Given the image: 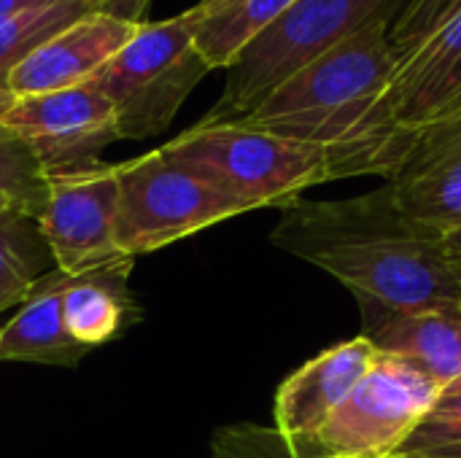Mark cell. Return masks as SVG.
Returning a JSON list of instances; mask_svg holds the SVG:
<instances>
[{"mask_svg":"<svg viewBox=\"0 0 461 458\" xmlns=\"http://www.w3.org/2000/svg\"><path fill=\"white\" fill-rule=\"evenodd\" d=\"M51 262L38 216L24 208L0 211V313L22 305Z\"/></svg>","mask_w":461,"mask_h":458,"instance_id":"18","label":"cell"},{"mask_svg":"<svg viewBox=\"0 0 461 458\" xmlns=\"http://www.w3.org/2000/svg\"><path fill=\"white\" fill-rule=\"evenodd\" d=\"M213 67L194 43L192 11L138 24L132 40L89 81L111 100L119 138L143 140L170 127L192 89Z\"/></svg>","mask_w":461,"mask_h":458,"instance_id":"5","label":"cell"},{"mask_svg":"<svg viewBox=\"0 0 461 458\" xmlns=\"http://www.w3.org/2000/svg\"><path fill=\"white\" fill-rule=\"evenodd\" d=\"M138 24L89 13L38 46L8 76L11 97H32L86 84L135 35Z\"/></svg>","mask_w":461,"mask_h":458,"instance_id":"12","label":"cell"},{"mask_svg":"<svg viewBox=\"0 0 461 458\" xmlns=\"http://www.w3.org/2000/svg\"><path fill=\"white\" fill-rule=\"evenodd\" d=\"M0 194L11 197L35 216H41L46 202V175L41 165L5 127H0Z\"/></svg>","mask_w":461,"mask_h":458,"instance_id":"20","label":"cell"},{"mask_svg":"<svg viewBox=\"0 0 461 458\" xmlns=\"http://www.w3.org/2000/svg\"><path fill=\"white\" fill-rule=\"evenodd\" d=\"M132 256H122L111 265L70 275L62 292V319L76 343L97 348L122 335L138 316L127 289Z\"/></svg>","mask_w":461,"mask_h":458,"instance_id":"16","label":"cell"},{"mask_svg":"<svg viewBox=\"0 0 461 458\" xmlns=\"http://www.w3.org/2000/svg\"><path fill=\"white\" fill-rule=\"evenodd\" d=\"M454 445H461V381L446 386L438 394L432 410L416 427V432L411 435L397 458H416Z\"/></svg>","mask_w":461,"mask_h":458,"instance_id":"21","label":"cell"},{"mask_svg":"<svg viewBox=\"0 0 461 458\" xmlns=\"http://www.w3.org/2000/svg\"><path fill=\"white\" fill-rule=\"evenodd\" d=\"M89 13L95 11L86 0H59L51 5L0 16V92H8V76L19 62H24L38 46Z\"/></svg>","mask_w":461,"mask_h":458,"instance_id":"19","label":"cell"},{"mask_svg":"<svg viewBox=\"0 0 461 458\" xmlns=\"http://www.w3.org/2000/svg\"><path fill=\"white\" fill-rule=\"evenodd\" d=\"M416 458H461V445L443 448V451H429V454H421V456Z\"/></svg>","mask_w":461,"mask_h":458,"instance_id":"27","label":"cell"},{"mask_svg":"<svg viewBox=\"0 0 461 458\" xmlns=\"http://www.w3.org/2000/svg\"><path fill=\"white\" fill-rule=\"evenodd\" d=\"M294 0H203L192 11L194 43L211 67H230Z\"/></svg>","mask_w":461,"mask_h":458,"instance_id":"17","label":"cell"},{"mask_svg":"<svg viewBox=\"0 0 461 458\" xmlns=\"http://www.w3.org/2000/svg\"><path fill=\"white\" fill-rule=\"evenodd\" d=\"M443 248H446L448 265H451V270H454V275H456L461 286V227L443 232Z\"/></svg>","mask_w":461,"mask_h":458,"instance_id":"25","label":"cell"},{"mask_svg":"<svg viewBox=\"0 0 461 458\" xmlns=\"http://www.w3.org/2000/svg\"><path fill=\"white\" fill-rule=\"evenodd\" d=\"M389 189L413 221L438 232L461 227V113L416 138Z\"/></svg>","mask_w":461,"mask_h":458,"instance_id":"13","label":"cell"},{"mask_svg":"<svg viewBox=\"0 0 461 458\" xmlns=\"http://www.w3.org/2000/svg\"><path fill=\"white\" fill-rule=\"evenodd\" d=\"M375 359L378 348L373 340L354 337L327 348L281 383L276 394V432L289 456L308 458L319 432L343 408Z\"/></svg>","mask_w":461,"mask_h":458,"instance_id":"11","label":"cell"},{"mask_svg":"<svg viewBox=\"0 0 461 458\" xmlns=\"http://www.w3.org/2000/svg\"><path fill=\"white\" fill-rule=\"evenodd\" d=\"M11 103H14V97H11L8 92H0V116L5 113V108H8Z\"/></svg>","mask_w":461,"mask_h":458,"instance_id":"29","label":"cell"},{"mask_svg":"<svg viewBox=\"0 0 461 458\" xmlns=\"http://www.w3.org/2000/svg\"><path fill=\"white\" fill-rule=\"evenodd\" d=\"M394 70L389 27H373L294 73L240 121L321 146L332 181L348 175L392 178L408 159V148L384 116Z\"/></svg>","mask_w":461,"mask_h":458,"instance_id":"2","label":"cell"},{"mask_svg":"<svg viewBox=\"0 0 461 458\" xmlns=\"http://www.w3.org/2000/svg\"><path fill=\"white\" fill-rule=\"evenodd\" d=\"M213 458H292L276 429L230 427L213 437Z\"/></svg>","mask_w":461,"mask_h":458,"instance_id":"23","label":"cell"},{"mask_svg":"<svg viewBox=\"0 0 461 458\" xmlns=\"http://www.w3.org/2000/svg\"><path fill=\"white\" fill-rule=\"evenodd\" d=\"M273 243L386 310L461 305L443 232L405 216L389 184L354 200L286 205Z\"/></svg>","mask_w":461,"mask_h":458,"instance_id":"1","label":"cell"},{"mask_svg":"<svg viewBox=\"0 0 461 458\" xmlns=\"http://www.w3.org/2000/svg\"><path fill=\"white\" fill-rule=\"evenodd\" d=\"M51 3H59V0H0V16L19 13V11H27V8L51 5Z\"/></svg>","mask_w":461,"mask_h":458,"instance_id":"26","label":"cell"},{"mask_svg":"<svg viewBox=\"0 0 461 458\" xmlns=\"http://www.w3.org/2000/svg\"><path fill=\"white\" fill-rule=\"evenodd\" d=\"M5 208H22L19 202H14L11 197H5V194H0V211H5ZM27 211V208H24Z\"/></svg>","mask_w":461,"mask_h":458,"instance_id":"28","label":"cell"},{"mask_svg":"<svg viewBox=\"0 0 461 458\" xmlns=\"http://www.w3.org/2000/svg\"><path fill=\"white\" fill-rule=\"evenodd\" d=\"M70 275L49 270L19 313L0 329V362H32L51 367H76L89 348L76 343L62 319V292Z\"/></svg>","mask_w":461,"mask_h":458,"instance_id":"15","label":"cell"},{"mask_svg":"<svg viewBox=\"0 0 461 458\" xmlns=\"http://www.w3.org/2000/svg\"><path fill=\"white\" fill-rule=\"evenodd\" d=\"M0 127L30 148L43 175L95 167L100 165V151L122 140L113 105L92 81L59 92L14 97L0 116Z\"/></svg>","mask_w":461,"mask_h":458,"instance_id":"8","label":"cell"},{"mask_svg":"<svg viewBox=\"0 0 461 458\" xmlns=\"http://www.w3.org/2000/svg\"><path fill=\"white\" fill-rule=\"evenodd\" d=\"M240 213L249 211L167 159L162 148L119 165L116 246L124 256L165 248Z\"/></svg>","mask_w":461,"mask_h":458,"instance_id":"6","label":"cell"},{"mask_svg":"<svg viewBox=\"0 0 461 458\" xmlns=\"http://www.w3.org/2000/svg\"><path fill=\"white\" fill-rule=\"evenodd\" d=\"M440 391L443 386L416 364L378 351L375 364L319 432L308 458H397Z\"/></svg>","mask_w":461,"mask_h":458,"instance_id":"7","label":"cell"},{"mask_svg":"<svg viewBox=\"0 0 461 458\" xmlns=\"http://www.w3.org/2000/svg\"><path fill=\"white\" fill-rule=\"evenodd\" d=\"M0 329H3V327H0Z\"/></svg>","mask_w":461,"mask_h":458,"instance_id":"30","label":"cell"},{"mask_svg":"<svg viewBox=\"0 0 461 458\" xmlns=\"http://www.w3.org/2000/svg\"><path fill=\"white\" fill-rule=\"evenodd\" d=\"M461 11V0H411L402 16L389 30V40L397 62L405 59L421 40Z\"/></svg>","mask_w":461,"mask_h":458,"instance_id":"22","label":"cell"},{"mask_svg":"<svg viewBox=\"0 0 461 458\" xmlns=\"http://www.w3.org/2000/svg\"><path fill=\"white\" fill-rule=\"evenodd\" d=\"M381 310L384 319H378V327L365 335L381 354L416 364L443 389L461 381V305L408 313Z\"/></svg>","mask_w":461,"mask_h":458,"instance_id":"14","label":"cell"},{"mask_svg":"<svg viewBox=\"0 0 461 458\" xmlns=\"http://www.w3.org/2000/svg\"><path fill=\"white\" fill-rule=\"evenodd\" d=\"M461 113V11L397 62L384 100L389 130L408 157L416 138Z\"/></svg>","mask_w":461,"mask_h":458,"instance_id":"10","label":"cell"},{"mask_svg":"<svg viewBox=\"0 0 461 458\" xmlns=\"http://www.w3.org/2000/svg\"><path fill=\"white\" fill-rule=\"evenodd\" d=\"M411 0H294L227 67L221 100L203 121H240L294 73L373 27H394Z\"/></svg>","mask_w":461,"mask_h":458,"instance_id":"3","label":"cell"},{"mask_svg":"<svg viewBox=\"0 0 461 458\" xmlns=\"http://www.w3.org/2000/svg\"><path fill=\"white\" fill-rule=\"evenodd\" d=\"M95 13H105L130 24H143V13L151 0H86Z\"/></svg>","mask_w":461,"mask_h":458,"instance_id":"24","label":"cell"},{"mask_svg":"<svg viewBox=\"0 0 461 458\" xmlns=\"http://www.w3.org/2000/svg\"><path fill=\"white\" fill-rule=\"evenodd\" d=\"M162 151L246 211L286 208L305 189L332 181L330 157L321 146L243 121H200L165 143Z\"/></svg>","mask_w":461,"mask_h":458,"instance_id":"4","label":"cell"},{"mask_svg":"<svg viewBox=\"0 0 461 458\" xmlns=\"http://www.w3.org/2000/svg\"><path fill=\"white\" fill-rule=\"evenodd\" d=\"M119 165H95L46 175V202L38 216L51 262L68 275L111 265L124 254L116 246Z\"/></svg>","mask_w":461,"mask_h":458,"instance_id":"9","label":"cell"}]
</instances>
